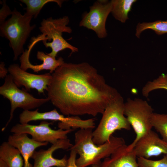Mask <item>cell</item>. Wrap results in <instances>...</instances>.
Segmentation results:
<instances>
[{
    "label": "cell",
    "mask_w": 167,
    "mask_h": 167,
    "mask_svg": "<svg viewBox=\"0 0 167 167\" xmlns=\"http://www.w3.org/2000/svg\"><path fill=\"white\" fill-rule=\"evenodd\" d=\"M21 2L25 4L26 7V15L36 18L41 10L46 4L50 2H54L61 7L64 0H20Z\"/></svg>",
    "instance_id": "18"
},
{
    "label": "cell",
    "mask_w": 167,
    "mask_h": 167,
    "mask_svg": "<svg viewBox=\"0 0 167 167\" xmlns=\"http://www.w3.org/2000/svg\"><path fill=\"white\" fill-rule=\"evenodd\" d=\"M159 89L167 91V74L163 73L153 81H148L143 87L142 94L147 97L151 92Z\"/></svg>",
    "instance_id": "21"
},
{
    "label": "cell",
    "mask_w": 167,
    "mask_h": 167,
    "mask_svg": "<svg viewBox=\"0 0 167 167\" xmlns=\"http://www.w3.org/2000/svg\"><path fill=\"white\" fill-rule=\"evenodd\" d=\"M133 149L137 157L149 159L167 155V142L152 130L138 140Z\"/></svg>",
    "instance_id": "12"
},
{
    "label": "cell",
    "mask_w": 167,
    "mask_h": 167,
    "mask_svg": "<svg viewBox=\"0 0 167 167\" xmlns=\"http://www.w3.org/2000/svg\"><path fill=\"white\" fill-rule=\"evenodd\" d=\"M7 142L20 152L24 161V167H32L29 161L35 150L49 143L36 141L29 138L26 134H13L9 136Z\"/></svg>",
    "instance_id": "15"
},
{
    "label": "cell",
    "mask_w": 167,
    "mask_h": 167,
    "mask_svg": "<svg viewBox=\"0 0 167 167\" xmlns=\"http://www.w3.org/2000/svg\"><path fill=\"white\" fill-rule=\"evenodd\" d=\"M76 157L73 156L70 157L68 159V164L66 167H77L75 165ZM92 167H96L95 165L92 166Z\"/></svg>",
    "instance_id": "25"
},
{
    "label": "cell",
    "mask_w": 167,
    "mask_h": 167,
    "mask_svg": "<svg viewBox=\"0 0 167 167\" xmlns=\"http://www.w3.org/2000/svg\"><path fill=\"white\" fill-rule=\"evenodd\" d=\"M151 29L158 35L167 33V20H158L151 22H143L138 24L136 28V36L139 38L142 32Z\"/></svg>",
    "instance_id": "19"
},
{
    "label": "cell",
    "mask_w": 167,
    "mask_h": 167,
    "mask_svg": "<svg viewBox=\"0 0 167 167\" xmlns=\"http://www.w3.org/2000/svg\"><path fill=\"white\" fill-rule=\"evenodd\" d=\"M151 121L152 127L160 134L162 139L167 142V113H154Z\"/></svg>",
    "instance_id": "20"
},
{
    "label": "cell",
    "mask_w": 167,
    "mask_h": 167,
    "mask_svg": "<svg viewBox=\"0 0 167 167\" xmlns=\"http://www.w3.org/2000/svg\"><path fill=\"white\" fill-rule=\"evenodd\" d=\"M137 160L139 167H167V155L157 160L143 157H137Z\"/></svg>",
    "instance_id": "22"
},
{
    "label": "cell",
    "mask_w": 167,
    "mask_h": 167,
    "mask_svg": "<svg viewBox=\"0 0 167 167\" xmlns=\"http://www.w3.org/2000/svg\"><path fill=\"white\" fill-rule=\"evenodd\" d=\"M11 15L0 25V34L9 41L15 61L24 52V46L35 25H30L32 17L22 15L15 9Z\"/></svg>",
    "instance_id": "4"
},
{
    "label": "cell",
    "mask_w": 167,
    "mask_h": 167,
    "mask_svg": "<svg viewBox=\"0 0 167 167\" xmlns=\"http://www.w3.org/2000/svg\"><path fill=\"white\" fill-rule=\"evenodd\" d=\"M0 159L8 167H23L24 161L19 151L7 141L3 142L0 146Z\"/></svg>",
    "instance_id": "16"
},
{
    "label": "cell",
    "mask_w": 167,
    "mask_h": 167,
    "mask_svg": "<svg viewBox=\"0 0 167 167\" xmlns=\"http://www.w3.org/2000/svg\"><path fill=\"white\" fill-rule=\"evenodd\" d=\"M92 129H79L75 134L74 144L69 150L79 155L75 162L77 167L99 165L101 160L109 157L125 144L122 138L112 135L108 141L96 145L92 140Z\"/></svg>",
    "instance_id": "2"
},
{
    "label": "cell",
    "mask_w": 167,
    "mask_h": 167,
    "mask_svg": "<svg viewBox=\"0 0 167 167\" xmlns=\"http://www.w3.org/2000/svg\"><path fill=\"white\" fill-rule=\"evenodd\" d=\"M7 69L18 87L24 86L28 91L35 89L39 93L47 90L52 78L49 72L41 75L30 73L22 69L17 64L11 65Z\"/></svg>",
    "instance_id": "10"
},
{
    "label": "cell",
    "mask_w": 167,
    "mask_h": 167,
    "mask_svg": "<svg viewBox=\"0 0 167 167\" xmlns=\"http://www.w3.org/2000/svg\"><path fill=\"white\" fill-rule=\"evenodd\" d=\"M2 4V6L0 10V25L5 22L6 18L11 15L12 13V11L6 4L5 0H3Z\"/></svg>",
    "instance_id": "23"
},
{
    "label": "cell",
    "mask_w": 167,
    "mask_h": 167,
    "mask_svg": "<svg viewBox=\"0 0 167 167\" xmlns=\"http://www.w3.org/2000/svg\"><path fill=\"white\" fill-rule=\"evenodd\" d=\"M112 8L111 1L97 0L90 6L89 12L84 14L79 26L94 31L99 38H105L107 35L106 22Z\"/></svg>",
    "instance_id": "8"
},
{
    "label": "cell",
    "mask_w": 167,
    "mask_h": 167,
    "mask_svg": "<svg viewBox=\"0 0 167 167\" xmlns=\"http://www.w3.org/2000/svg\"><path fill=\"white\" fill-rule=\"evenodd\" d=\"M35 45L34 43H31L28 49L25 51L20 57V66L23 70L26 71L28 69H30L36 73L43 70H49V73L52 74L65 62L63 58L61 57L57 59L47 53L45 54L43 51H39L37 53L36 58L37 59L42 61V63L36 65L32 64L29 61V57L31 49Z\"/></svg>",
    "instance_id": "13"
},
{
    "label": "cell",
    "mask_w": 167,
    "mask_h": 167,
    "mask_svg": "<svg viewBox=\"0 0 167 167\" xmlns=\"http://www.w3.org/2000/svg\"><path fill=\"white\" fill-rule=\"evenodd\" d=\"M68 16L54 19L50 17L43 19L41 23L39 29L42 33V41L46 48H50L51 51L47 53L56 58L58 52L66 49H69L71 53L78 51V49L71 45L62 37L63 32L71 33L72 30L68 26L69 22Z\"/></svg>",
    "instance_id": "5"
},
{
    "label": "cell",
    "mask_w": 167,
    "mask_h": 167,
    "mask_svg": "<svg viewBox=\"0 0 167 167\" xmlns=\"http://www.w3.org/2000/svg\"><path fill=\"white\" fill-rule=\"evenodd\" d=\"M0 94L9 100L11 104L10 117L2 128V131L11 121L14 112L17 108L22 109L24 110H30L38 108L49 101L48 97L36 98L26 91L20 89L14 82L10 74L6 76L3 84L0 87Z\"/></svg>",
    "instance_id": "7"
},
{
    "label": "cell",
    "mask_w": 167,
    "mask_h": 167,
    "mask_svg": "<svg viewBox=\"0 0 167 167\" xmlns=\"http://www.w3.org/2000/svg\"><path fill=\"white\" fill-rule=\"evenodd\" d=\"M137 159L134 149L125 144L99 165H94L96 167H139Z\"/></svg>",
    "instance_id": "14"
},
{
    "label": "cell",
    "mask_w": 167,
    "mask_h": 167,
    "mask_svg": "<svg viewBox=\"0 0 167 167\" xmlns=\"http://www.w3.org/2000/svg\"><path fill=\"white\" fill-rule=\"evenodd\" d=\"M68 139H59L46 150L35 151L31 158L34 161L32 167H66L68 162L66 156L61 159L54 158L53 154L58 149L67 150L72 146Z\"/></svg>",
    "instance_id": "11"
},
{
    "label": "cell",
    "mask_w": 167,
    "mask_h": 167,
    "mask_svg": "<svg viewBox=\"0 0 167 167\" xmlns=\"http://www.w3.org/2000/svg\"><path fill=\"white\" fill-rule=\"evenodd\" d=\"M154 113L152 106L146 101L140 98H128L124 104V115L136 137L133 142L128 145L133 149L138 140L152 130L151 119Z\"/></svg>",
    "instance_id": "6"
},
{
    "label": "cell",
    "mask_w": 167,
    "mask_h": 167,
    "mask_svg": "<svg viewBox=\"0 0 167 167\" xmlns=\"http://www.w3.org/2000/svg\"><path fill=\"white\" fill-rule=\"evenodd\" d=\"M8 72V69L5 67V64L4 62H1L0 64V77L2 79L5 78L7 75Z\"/></svg>",
    "instance_id": "24"
},
{
    "label": "cell",
    "mask_w": 167,
    "mask_h": 167,
    "mask_svg": "<svg viewBox=\"0 0 167 167\" xmlns=\"http://www.w3.org/2000/svg\"><path fill=\"white\" fill-rule=\"evenodd\" d=\"M51 122L44 121L38 125L28 123H17L11 129L13 134H26L30 135L35 141L40 142H48L53 144L59 139H68L67 135L73 129L64 130L52 129L50 126Z\"/></svg>",
    "instance_id": "9"
},
{
    "label": "cell",
    "mask_w": 167,
    "mask_h": 167,
    "mask_svg": "<svg viewBox=\"0 0 167 167\" xmlns=\"http://www.w3.org/2000/svg\"><path fill=\"white\" fill-rule=\"evenodd\" d=\"M0 167H8V166L2 160L0 159Z\"/></svg>",
    "instance_id": "26"
},
{
    "label": "cell",
    "mask_w": 167,
    "mask_h": 167,
    "mask_svg": "<svg viewBox=\"0 0 167 167\" xmlns=\"http://www.w3.org/2000/svg\"><path fill=\"white\" fill-rule=\"evenodd\" d=\"M52 75L47 97L63 115L96 116L120 95L86 62H64Z\"/></svg>",
    "instance_id": "1"
},
{
    "label": "cell",
    "mask_w": 167,
    "mask_h": 167,
    "mask_svg": "<svg viewBox=\"0 0 167 167\" xmlns=\"http://www.w3.org/2000/svg\"><path fill=\"white\" fill-rule=\"evenodd\" d=\"M111 11L113 16L122 23L126 22L128 18L129 12L131 11L133 4L136 0H112Z\"/></svg>",
    "instance_id": "17"
},
{
    "label": "cell",
    "mask_w": 167,
    "mask_h": 167,
    "mask_svg": "<svg viewBox=\"0 0 167 167\" xmlns=\"http://www.w3.org/2000/svg\"><path fill=\"white\" fill-rule=\"evenodd\" d=\"M123 97L120 95L106 108L98 125L93 131L92 140L100 145L108 141L113 134L117 130H129L131 126L124 115Z\"/></svg>",
    "instance_id": "3"
}]
</instances>
